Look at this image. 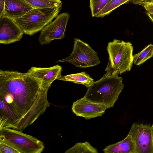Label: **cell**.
<instances>
[{
    "instance_id": "cell-1",
    "label": "cell",
    "mask_w": 153,
    "mask_h": 153,
    "mask_svg": "<svg viewBox=\"0 0 153 153\" xmlns=\"http://www.w3.org/2000/svg\"><path fill=\"white\" fill-rule=\"evenodd\" d=\"M49 88L27 72L0 70V98L20 118L15 129L22 131L45 111Z\"/></svg>"
},
{
    "instance_id": "cell-2",
    "label": "cell",
    "mask_w": 153,
    "mask_h": 153,
    "mask_svg": "<svg viewBox=\"0 0 153 153\" xmlns=\"http://www.w3.org/2000/svg\"><path fill=\"white\" fill-rule=\"evenodd\" d=\"M123 78L117 76H103L87 88L84 97L92 102L113 107L123 88Z\"/></svg>"
},
{
    "instance_id": "cell-3",
    "label": "cell",
    "mask_w": 153,
    "mask_h": 153,
    "mask_svg": "<svg viewBox=\"0 0 153 153\" xmlns=\"http://www.w3.org/2000/svg\"><path fill=\"white\" fill-rule=\"evenodd\" d=\"M133 47L130 42L114 39L108 45L109 57L104 76H117L129 71L133 65Z\"/></svg>"
},
{
    "instance_id": "cell-4",
    "label": "cell",
    "mask_w": 153,
    "mask_h": 153,
    "mask_svg": "<svg viewBox=\"0 0 153 153\" xmlns=\"http://www.w3.org/2000/svg\"><path fill=\"white\" fill-rule=\"evenodd\" d=\"M62 7L56 8H33L14 19L25 34L32 36L41 30L58 15Z\"/></svg>"
},
{
    "instance_id": "cell-5",
    "label": "cell",
    "mask_w": 153,
    "mask_h": 153,
    "mask_svg": "<svg viewBox=\"0 0 153 153\" xmlns=\"http://www.w3.org/2000/svg\"><path fill=\"white\" fill-rule=\"evenodd\" d=\"M0 140L10 145L19 153H40L44 146L42 142L22 131L5 128L0 130Z\"/></svg>"
},
{
    "instance_id": "cell-6",
    "label": "cell",
    "mask_w": 153,
    "mask_h": 153,
    "mask_svg": "<svg viewBox=\"0 0 153 153\" xmlns=\"http://www.w3.org/2000/svg\"><path fill=\"white\" fill-rule=\"evenodd\" d=\"M60 62L69 63L82 68L94 66L100 63L97 53L88 44L75 38L72 53L67 58L55 62Z\"/></svg>"
},
{
    "instance_id": "cell-7",
    "label": "cell",
    "mask_w": 153,
    "mask_h": 153,
    "mask_svg": "<svg viewBox=\"0 0 153 153\" xmlns=\"http://www.w3.org/2000/svg\"><path fill=\"white\" fill-rule=\"evenodd\" d=\"M128 134L134 142L135 153H153V128L149 125H132Z\"/></svg>"
},
{
    "instance_id": "cell-8",
    "label": "cell",
    "mask_w": 153,
    "mask_h": 153,
    "mask_svg": "<svg viewBox=\"0 0 153 153\" xmlns=\"http://www.w3.org/2000/svg\"><path fill=\"white\" fill-rule=\"evenodd\" d=\"M70 15L67 12L60 13L41 30L39 38L41 45L48 44L52 41L61 39L65 36Z\"/></svg>"
},
{
    "instance_id": "cell-9",
    "label": "cell",
    "mask_w": 153,
    "mask_h": 153,
    "mask_svg": "<svg viewBox=\"0 0 153 153\" xmlns=\"http://www.w3.org/2000/svg\"><path fill=\"white\" fill-rule=\"evenodd\" d=\"M24 32L14 19L4 15L0 17V43L9 44L19 41Z\"/></svg>"
},
{
    "instance_id": "cell-10",
    "label": "cell",
    "mask_w": 153,
    "mask_h": 153,
    "mask_svg": "<svg viewBox=\"0 0 153 153\" xmlns=\"http://www.w3.org/2000/svg\"><path fill=\"white\" fill-rule=\"evenodd\" d=\"M106 109L104 105L90 101L84 97L74 102L71 108L76 116L86 120L102 116Z\"/></svg>"
},
{
    "instance_id": "cell-11",
    "label": "cell",
    "mask_w": 153,
    "mask_h": 153,
    "mask_svg": "<svg viewBox=\"0 0 153 153\" xmlns=\"http://www.w3.org/2000/svg\"><path fill=\"white\" fill-rule=\"evenodd\" d=\"M62 67L57 65L49 68L31 67L27 72L32 76L40 79L44 88H49L51 83L61 76Z\"/></svg>"
},
{
    "instance_id": "cell-12",
    "label": "cell",
    "mask_w": 153,
    "mask_h": 153,
    "mask_svg": "<svg viewBox=\"0 0 153 153\" xmlns=\"http://www.w3.org/2000/svg\"><path fill=\"white\" fill-rule=\"evenodd\" d=\"M33 8L24 0H5L4 15L14 20Z\"/></svg>"
},
{
    "instance_id": "cell-13",
    "label": "cell",
    "mask_w": 153,
    "mask_h": 153,
    "mask_svg": "<svg viewBox=\"0 0 153 153\" xmlns=\"http://www.w3.org/2000/svg\"><path fill=\"white\" fill-rule=\"evenodd\" d=\"M103 151L105 153H135L134 142L128 134L123 140L106 147Z\"/></svg>"
},
{
    "instance_id": "cell-14",
    "label": "cell",
    "mask_w": 153,
    "mask_h": 153,
    "mask_svg": "<svg viewBox=\"0 0 153 153\" xmlns=\"http://www.w3.org/2000/svg\"><path fill=\"white\" fill-rule=\"evenodd\" d=\"M58 80L81 84L87 88L91 85L94 82L90 76L85 72L65 76L62 75Z\"/></svg>"
},
{
    "instance_id": "cell-15",
    "label": "cell",
    "mask_w": 153,
    "mask_h": 153,
    "mask_svg": "<svg viewBox=\"0 0 153 153\" xmlns=\"http://www.w3.org/2000/svg\"><path fill=\"white\" fill-rule=\"evenodd\" d=\"M33 8H56L62 7L60 0H24Z\"/></svg>"
},
{
    "instance_id": "cell-16",
    "label": "cell",
    "mask_w": 153,
    "mask_h": 153,
    "mask_svg": "<svg viewBox=\"0 0 153 153\" xmlns=\"http://www.w3.org/2000/svg\"><path fill=\"white\" fill-rule=\"evenodd\" d=\"M153 56V45L150 44L138 53L133 55V62L139 65Z\"/></svg>"
},
{
    "instance_id": "cell-17",
    "label": "cell",
    "mask_w": 153,
    "mask_h": 153,
    "mask_svg": "<svg viewBox=\"0 0 153 153\" xmlns=\"http://www.w3.org/2000/svg\"><path fill=\"white\" fill-rule=\"evenodd\" d=\"M134 0H111L103 8L96 17L103 18L109 15L116 9L125 3L131 2Z\"/></svg>"
},
{
    "instance_id": "cell-18",
    "label": "cell",
    "mask_w": 153,
    "mask_h": 153,
    "mask_svg": "<svg viewBox=\"0 0 153 153\" xmlns=\"http://www.w3.org/2000/svg\"><path fill=\"white\" fill-rule=\"evenodd\" d=\"M65 153H98L97 150L92 146L88 142L78 143L72 147L65 151Z\"/></svg>"
},
{
    "instance_id": "cell-19",
    "label": "cell",
    "mask_w": 153,
    "mask_h": 153,
    "mask_svg": "<svg viewBox=\"0 0 153 153\" xmlns=\"http://www.w3.org/2000/svg\"><path fill=\"white\" fill-rule=\"evenodd\" d=\"M111 0H89L91 16L96 17L101 10Z\"/></svg>"
},
{
    "instance_id": "cell-20",
    "label": "cell",
    "mask_w": 153,
    "mask_h": 153,
    "mask_svg": "<svg viewBox=\"0 0 153 153\" xmlns=\"http://www.w3.org/2000/svg\"><path fill=\"white\" fill-rule=\"evenodd\" d=\"M0 153H19V152L4 142L0 140Z\"/></svg>"
},
{
    "instance_id": "cell-21",
    "label": "cell",
    "mask_w": 153,
    "mask_h": 153,
    "mask_svg": "<svg viewBox=\"0 0 153 153\" xmlns=\"http://www.w3.org/2000/svg\"><path fill=\"white\" fill-rule=\"evenodd\" d=\"M147 11V13L153 14V3H145L142 5Z\"/></svg>"
},
{
    "instance_id": "cell-22",
    "label": "cell",
    "mask_w": 153,
    "mask_h": 153,
    "mask_svg": "<svg viewBox=\"0 0 153 153\" xmlns=\"http://www.w3.org/2000/svg\"><path fill=\"white\" fill-rule=\"evenodd\" d=\"M153 0H134L131 3L141 5L145 3H152Z\"/></svg>"
},
{
    "instance_id": "cell-23",
    "label": "cell",
    "mask_w": 153,
    "mask_h": 153,
    "mask_svg": "<svg viewBox=\"0 0 153 153\" xmlns=\"http://www.w3.org/2000/svg\"><path fill=\"white\" fill-rule=\"evenodd\" d=\"M5 0H0V17L4 14Z\"/></svg>"
},
{
    "instance_id": "cell-24",
    "label": "cell",
    "mask_w": 153,
    "mask_h": 153,
    "mask_svg": "<svg viewBox=\"0 0 153 153\" xmlns=\"http://www.w3.org/2000/svg\"><path fill=\"white\" fill-rule=\"evenodd\" d=\"M147 14L153 23V14L149 13H147Z\"/></svg>"
},
{
    "instance_id": "cell-25",
    "label": "cell",
    "mask_w": 153,
    "mask_h": 153,
    "mask_svg": "<svg viewBox=\"0 0 153 153\" xmlns=\"http://www.w3.org/2000/svg\"><path fill=\"white\" fill-rule=\"evenodd\" d=\"M152 127H153V125H152Z\"/></svg>"
},
{
    "instance_id": "cell-26",
    "label": "cell",
    "mask_w": 153,
    "mask_h": 153,
    "mask_svg": "<svg viewBox=\"0 0 153 153\" xmlns=\"http://www.w3.org/2000/svg\"><path fill=\"white\" fill-rule=\"evenodd\" d=\"M152 3H153V2H152Z\"/></svg>"
}]
</instances>
